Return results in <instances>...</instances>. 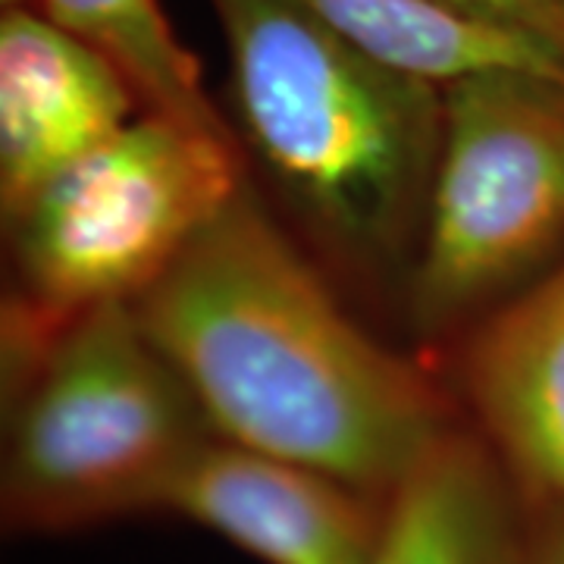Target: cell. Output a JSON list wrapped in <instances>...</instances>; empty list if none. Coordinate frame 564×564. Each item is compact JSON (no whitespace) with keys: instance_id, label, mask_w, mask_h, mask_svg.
Instances as JSON below:
<instances>
[{"instance_id":"4","label":"cell","mask_w":564,"mask_h":564,"mask_svg":"<svg viewBox=\"0 0 564 564\" xmlns=\"http://www.w3.org/2000/svg\"><path fill=\"white\" fill-rule=\"evenodd\" d=\"M242 185L236 135L132 117L7 220L20 276L7 333L39 343L91 307L132 304Z\"/></svg>"},{"instance_id":"12","label":"cell","mask_w":564,"mask_h":564,"mask_svg":"<svg viewBox=\"0 0 564 564\" xmlns=\"http://www.w3.org/2000/svg\"><path fill=\"white\" fill-rule=\"evenodd\" d=\"M436 3L524 41L564 66V0H436Z\"/></svg>"},{"instance_id":"11","label":"cell","mask_w":564,"mask_h":564,"mask_svg":"<svg viewBox=\"0 0 564 564\" xmlns=\"http://www.w3.org/2000/svg\"><path fill=\"white\" fill-rule=\"evenodd\" d=\"M323 20L343 29L377 57L452 82L480 69H533L562 76L549 54L484 22L467 20L436 0H304Z\"/></svg>"},{"instance_id":"14","label":"cell","mask_w":564,"mask_h":564,"mask_svg":"<svg viewBox=\"0 0 564 564\" xmlns=\"http://www.w3.org/2000/svg\"><path fill=\"white\" fill-rule=\"evenodd\" d=\"M7 7H25V0H3V10Z\"/></svg>"},{"instance_id":"13","label":"cell","mask_w":564,"mask_h":564,"mask_svg":"<svg viewBox=\"0 0 564 564\" xmlns=\"http://www.w3.org/2000/svg\"><path fill=\"white\" fill-rule=\"evenodd\" d=\"M524 564H564V502L527 496Z\"/></svg>"},{"instance_id":"7","label":"cell","mask_w":564,"mask_h":564,"mask_svg":"<svg viewBox=\"0 0 564 564\" xmlns=\"http://www.w3.org/2000/svg\"><path fill=\"white\" fill-rule=\"evenodd\" d=\"M129 82L32 7L0 17V202L3 217L132 120Z\"/></svg>"},{"instance_id":"3","label":"cell","mask_w":564,"mask_h":564,"mask_svg":"<svg viewBox=\"0 0 564 564\" xmlns=\"http://www.w3.org/2000/svg\"><path fill=\"white\" fill-rule=\"evenodd\" d=\"M214 430L141 329L132 304L91 307L13 377L3 521L63 533L163 511L182 467Z\"/></svg>"},{"instance_id":"5","label":"cell","mask_w":564,"mask_h":564,"mask_svg":"<svg viewBox=\"0 0 564 564\" xmlns=\"http://www.w3.org/2000/svg\"><path fill=\"white\" fill-rule=\"evenodd\" d=\"M445 126L411 321L443 336L514 299L564 245V79L480 69L445 82Z\"/></svg>"},{"instance_id":"6","label":"cell","mask_w":564,"mask_h":564,"mask_svg":"<svg viewBox=\"0 0 564 564\" xmlns=\"http://www.w3.org/2000/svg\"><path fill=\"white\" fill-rule=\"evenodd\" d=\"M163 511L263 564H373L386 524L380 496L217 436L182 467Z\"/></svg>"},{"instance_id":"8","label":"cell","mask_w":564,"mask_h":564,"mask_svg":"<svg viewBox=\"0 0 564 564\" xmlns=\"http://www.w3.org/2000/svg\"><path fill=\"white\" fill-rule=\"evenodd\" d=\"M462 377L484 440L524 496L564 502V261L486 314Z\"/></svg>"},{"instance_id":"10","label":"cell","mask_w":564,"mask_h":564,"mask_svg":"<svg viewBox=\"0 0 564 564\" xmlns=\"http://www.w3.org/2000/svg\"><path fill=\"white\" fill-rule=\"evenodd\" d=\"M39 13L98 51L139 98L141 113L236 135L210 101L198 57L185 47L161 0H35Z\"/></svg>"},{"instance_id":"2","label":"cell","mask_w":564,"mask_h":564,"mask_svg":"<svg viewBox=\"0 0 564 564\" xmlns=\"http://www.w3.org/2000/svg\"><path fill=\"white\" fill-rule=\"evenodd\" d=\"M242 141L358 267L414 261L445 126L443 82L377 57L304 0H207Z\"/></svg>"},{"instance_id":"9","label":"cell","mask_w":564,"mask_h":564,"mask_svg":"<svg viewBox=\"0 0 564 564\" xmlns=\"http://www.w3.org/2000/svg\"><path fill=\"white\" fill-rule=\"evenodd\" d=\"M524 524L492 445L452 430L386 499L373 564H524Z\"/></svg>"},{"instance_id":"1","label":"cell","mask_w":564,"mask_h":564,"mask_svg":"<svg viewBox=\"0 0 564 564\" xmlns=\"http://www.w3.org/2000/svg\"><path fill=\"white\" fill-rule=\"evenodd\" d=\"M132 311L226 443L389 499L455 430L436 386L348 317L248 185Z\"/></svg>"}]
</instances>
